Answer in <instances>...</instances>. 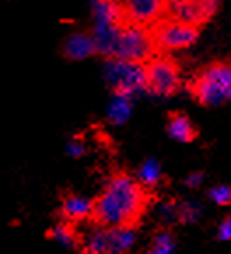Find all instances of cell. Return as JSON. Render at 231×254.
I'll return each mask as SVG.
<instances>
[{"instance_id":"d6986e66","label":"cell","mask_w":231,"mask_h":254,"mask_svg":"<svg viewBox=\"0 0 231 254\" xmlns=\"http://www.w3.org/2000/svg\"><path fill=\"white\" fill-rule=\"evenodd\" d=\"M203 216V205L200 202H179V223L180 224H191L196 223Z\"/></svg>"},{"instance_id":"2e32d148","label":"cell","mask_w":231,"mask_h":254,"mask_svg":"<svg viewBox=\"0 0 231 254\" xmlns=\"http://www.w3.org/2000/svg\"><path fill=\"white\" fill-rule=\"evenodd\" d=\"M177 247V239L172 233V230L163 228L158 233H154L149 247L144 254H173Z\"/></svg>"},{"instance_id":"ffe728a7","label":"cell","mask_w":231,"mask_h":254,"mask_svg":"<svg viewBox=\"0 0 231 254\" xmlns=\"http://www.w3.org/2000/svg\"><path fill=\"white\" fill-rule=\"evenodd\" d=\"M209 198L212 200L214 203L224 207L231 203V188L228 184H217V186L210 188L209 190Z\"/></svg>"},{"instance_id":"6da1fadb","label":"cell","mask_w":231,"mask_h":254,"mask_svg":"<svg viewBox=\"0 0 231 254\" xmlns=\"http://www.w3.org/2000/svg\"><path fill=\"white\" fill-rule=\"evenodd\" d=\"M151 193L128 174H116L93 200L90 219L98 228H137L149 207Z\"/></svg>"},{"instance_id":"5b68a950","label":"cell","mask_w":231,"mask_h":254,"mask_svg":"<svg viewBox=\"0 0 231 254\" xmlns=\"http://www.w3.org/2000/svg\"><path fill=\"white\" fill-rule=\"evenodd\" d=\"M156 51H175L193 46L200 37V28L172 18H161L149 28Z\"/></svg>"},{"instance_id":"e0dca14e","label":"cell","mask_w":231,"mask_h":254,"mask_svg":"<svg viewBox=\"0 0 231 254\" xmlns=\"http://www.w3.org/2000/svg\"><path fill=\"white\" fill-rule=\"evenodd\" d=\"M48 237L55 240V242L65 246V247L79 246L77 232H75L74 226H72L70 223H58V224H55V226H53V228L48 232Z\"/></svg>"},{"instance_id":"4fadbf2b","label":"cell","mask_w":231,"mask_h":254,"mask_svg":"<svg viewBox=\"0 0 231 254\" xmlns=\"http://www.w3.org/2000/svg\"><path fill=\"white\" fill-rule=\"evenodd\" d=\"M91 11H93L95 25H111L117 26L123 25V9L119 2H111V0H97L91 2Z\"/></svg>"},{"instance_id":"9c48e42d","label":"cell","mask_w":231,"mask_h":254,"mask_svg":"<svg viewBox=\"0 0 231 254\" xmlns=\"http://www.w3.org/2000/svg\"><path fill=\"white\" fill-rule=\"evenodd\" d=\"M124 23L151 28L167 14V2L161 0H130L121 4Z\"/></svg>"},{"instance_id":"9a60e30c","label":"cell","mask_w":231,"mask_h":254,"mask_svg":"<svg viewBox=\"0 0 231 254\" xmlns=\"http://www.w3.org/2000/svg\"><path fill=\"white\" fill-rule=\"evenodd\" d=\"M131 105H133L131 97L114 95L107 107V120L112 125H124L131 114Z\"/></svg>"},{"instance_id":"ac0fdd59","label":"cell","mask_w":231,"mask_h":254,"mask_svg":"<svg viewBox=\"0 0 231 254\" xmlns=\"http://www.w3.org/2000/svg\"><path fill=\"white\" fill-rule=\"evenodd\" d=\"M156 216L165 228L170 230L172 224L179 223V202L177 200H167L158 205Z\"/></svg>"},{"instance_id":"7a4b0ae2","label":"cell","mask_w":231,"mask_h":254,"mask_svg":"<svg viewBox=\"0 0 231 254\" xmlns=\"http://www.w3.org/2000/svg\"><path fill=\"white\" fill-rule=\"evenodd\" d=\"M189 93L205 107H219L231 98L230 62H214L203 67L189 82Z\"/></svg>"},{"instance_id":"3957f363","label":"cell","mask_w":231,"mask_h":254,"mask_svg":"<svg viewBox=\"0 0 231 254\" xmlns=\"http://www.w3.org/2000/svg\"><path fill=\"white\" fill-rule=\"evenodd\" d=\"M154 56H156V48H154L149 28L128 25V23L119 26L114 41V48H112L111 60L144 65Z\"/></svg>"},{"instance_id":"7402d4cb","label":"cell","mask_w":231,"mask_h":254,"mask_svg":"<svg viewBox=\"0 0 231 254\" xmlns=\"http://www.w3.org/2000/svg\"><path fill=\"white\" fill-rule=\"evenodd\" d=\"M217 239L221 242H228L231 239V216H226L219 224V232H217Z\"/></svg>"},{"instance_id":"603a6c76","label":"cell","mask_w":231,"mask_h":254,"mask_svg":"<svg viewBox=\"0 0 231 254\" xmlns=\"http://www.w3.org/2000/svg\"><path fill=\"white\" fill-rule=\"evenodd\" d=\"M203 179H205V174H203V172H191L189 176H186L184 184H186L189 190H196V188L201 186Z\"/></svg>"},{"instance_id":"30bf717a","label":"cell","mask_w":231,"mask_h":254,"mask_svg":"<svg viewBox=\"0 0 231 254\" xmlns=\"http://www.w3.org/2000/svg\"><path fill=\"white\" fill-rule=\"evenodd\" d=\"M60 53L68 62H81L97 55V48L88 32H74L67 35L60 46Z\"/></svg>"},{"instance_id":"8fae6325","label":"cell","mask_w":231,"mask_h":254,"mask_svg":"<svg viewBox=\"0 0 231 254\" xmlns=\"http://www.w3.org/2000/svg\"><path fill=\"white\" fill-rule=\"evenodd\" d=\"M93 210V200L86 198L77 193H63L61 194V216L65 217V223H77L91 217Z\"/></svg>"},{"instance_id":"277c9868","label":"cell","mask_w":231,"mask_h":254,"mask_svg":"<svg viewBox=\"0 0 231 254\" xmlns=\"http://www.w3.org/2000/svg\"><path fill=\"white\" fill-rule=\"evenodd\" d=\"M146 91L156 97H172L180 90V68L170 56H154L144 64Z\"/></svg>"},{"instance_id":"ba28073f","label":"cell","mask_w":231,"mask_h":254,"mask_svg":"<svg viewBox=\"0 0 231 254\" xmlns=\"http://www.w3.org/2000/svg\"><path fill=\"white\" fill-rule=\"evenodd\" d=\"M217 9H219V2H216V0H173V2H167L168 18L191 26H198V28L212 18L217 12Z\"/></svg>"},{"instance_id":"7c38bea8","label":"cell","mask_w":231,"mask_h":254,"mask_svg":"<svg viewBox=\"0 0 231 254\" xmlns=\"http://www.w3.org/2000/svg\"><path fill=\"white\" fill-rule=\"evenodd\" d=\"M167 133L177 142H193L198 137V128L193 125L186 112L172 111L167 118Z\"/></svg>"},{"instance_id":"52a82bcc","label":"cell","mask_w":231,"mask_h":254,"mask_svg":"<svg viewBox=\"0 0 231 254\" xmlns=\"http://www.w3.org/2000/svg\"><path fill=\"white\" fill-rule=\"evenodd\" d=\"M135 242V228H97L84 240V254H128Z\"/></svg>"},{"instance_id":"8992f818","label":"cell","mask_w":231,"mask_h":254,"mask_svg":"<svg viewBox=\"0 0 231 254\" xmlns=\"http://www.w3.org/2000/svg\"><path fill=\"white\" fill-rule=\"evenodd\" d=\"M104 75L114 95H124V97L133 98L135 93L146 90L144 65L128 64L121 60H107Z\"/></svg>"},{"instance_id":"44dd1931","label":"cell","mask_w":231,"mask_h":254,"mask_svg":"<svg viewBox=\"0 0 231 254\" xmlns=\"http://www.w3.org/2000/svg\"><path fill=\"white\" fill-rule=\"evenodd\" d=\"M67 154L70 158H82L86 154V144L82 142L81 138L79 137H75V138H72L70 142L67 144Z\"/></svg>"},{"instance_id":"5bb4252c","label":"cell","mask_w":231,"mask_h":254,"mask_svg":"<svg viewBox=\"0 0 231 254\" xmlns=\"http://www.w3.org/2000/svg\"><path fill=\"white\" fill-rule=\"evenodd\" d=\"M161 179H163L161 165H160V161L154 160V158H149V160L144 161V163L138 167L137 176H135V181L147 191L154 190V188L161 183Z\"/></svg>"}]
</instances>
